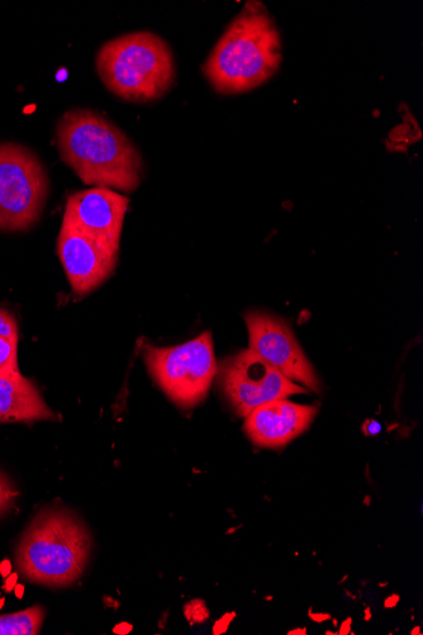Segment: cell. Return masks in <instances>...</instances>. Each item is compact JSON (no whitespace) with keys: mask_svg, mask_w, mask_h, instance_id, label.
<instances>
[{"mask_svg":"<svg viewBox=\"0 0 423 635\" xmlns=\"http://www.w3.org/2000/svg\"><path fill=\"white\" fill-rule=\"evenodd\" d=\"M95 64L109 92L133 103L158 101L177 77L169 45L151 32L128 33L106 42Z\"/></svg>","mask_w":423,"mask_h":635,"instance_id":"obj_4","label":"cell"},{"mask_svg":"<svg viewBox=\"0 0 423 635\" xmlns=\"http://www.w3.org/2000/svg\"><path fill=\"white\" fill-rule=\"evenodd\" d=\"M57 253L74 293L85 296L112 276L120 250L92 238L64 219Z\"/></svg>","mask_w":423,"mask_h":635,"instance_id":"obj_9","label":"cell"},{"mask_svg":"<svg viewBox=\"0 0 423 635\" xmlns=\"http://www.w3.org/2000/svg\"><path fill=\"white\" fill-rule=\"evenodd\" d=\"M220 379L227 400L237 414L245 417L270 401L306 393L251 349L225 360Z\"/></svg>","mask_w":423,"mask_h":635,"instance_id":"obj_7","label":"cell"},{"mask_svg":"<svg viewBox=\"0 0 423 635\" xmlns=\"http://www.w3.org/2000/svg\"><path fill=\"white\" fill-rule=\"evenodd\" d=\"M380 430H382V426H380V424L377 423V421H374V420H370V421H368L367 424L364 425V431L368 435L379 434Z\"/></svg>","mask_w":423,"mask_h":635,"instance_id":"obj_17","label":"cell"},{"mask_svg":"<svg viewBox=\"0 0 423 635\" xmlns=\"http://www.w3.org/2000/svg\"><path fill=\"white\" fill-rule=\"evenodd\" d=\"M18 491L9 478L0 472V516L7 514L16 504Z\"/></svg>","mask_w":423,"mask_h":635,"instance_id":"obj_15","label":"cell"},{"mask_svg":"<svg viewBox=\"0 0 423 635\" xmlns=\"http://www.w3.org/2000/svg\"><path fill=\"white\" fill-rule=\"evenodd\" d=\"M128 203L130 199L112 189L90 188L71 194L64 219L92 238L120 250Z\"/></svg>","mask_w":423,"mask_h":635,"instance_id":"obj_10","label":"cell"},{"mask_svg":"<svg viewBox=\"0 0 423 635\" xmlns=\"http://www.w3.org/2000/svg\"><path fill=\"white\" fill-rule=\"evenodd\" d=\"M45 610L40 605L17 613L0 615V635L40 634Z\"/></svg>","mask_w":423,"mask_h":635,"instance_id":"obj_13","label":"cell"},{"mask_svg":"<svg viewBox=\"0 0 423 635\" xmlns=\"http://www.w3.org/2000/svg\"><path fill=\"white\" fill-rule=\"evenodd\" d=\"M49 177L35 153L17 144L0 145V230L25 231L40 220Z\"/></svg>","mask_w":423,"mask_h":635,"instance_id":"obj_6","label":"cell"},{"mask_svg":"<svg viewBox=\"0 0 423 635\" xmlns=\"http://www.w3.org/2000/svg\"><path fill=\"white\" fill-rule=\"evenodd\" d=\"M282 40L263 3H246L203 66L213 89L239 94L273 78L282 64Z\"/></svg>","mask_w":423,"mask_h":635,"instance_id":"obj_2","label":"cell"},{"mask_svg":"<svg viewBox=\"0 0 423 635\" xmlns=\"http://www.w3.org/2000/svg\"><path fill=\"white\" fill-rule=\"evenodd\" d=\"M19 336H0V372L18 371Z\"/></svg>","mask_w":423,"mask_h":635,"instance_id":"obj_14","label":"cell"},{"mask_svg":"<svg viewBox=\"0 0 423 635\" xmlns=\"http://www.w3.org/2000/svg\"><path fill=\"white\" fill-rule=\"evenodd\" d=\"M144 357L152 378L180 409L206 400L218 371L209 331L178 347L147 348Z\"/></svg>","mask_w":423,"mask_h":635,"instance_id":"obj_5","label":"cell"},{"mask_svg":"<svg viewBox=\"0 0 423 635\" xmlns=\"http://www.w3.org/2000/svg\"><path fill=\"white\" fill-rule=\"evenodd\" d=\"M64 163L87 186L131 193L139 188L144 161L135 144L114 123L90 110H73L56 127Z\"/></svg>","mask_w":423,"mask_h":635,"instance_id":"obj_1","label":"cell"},{"mask_svg":"<svg viewBox=\"0 0 423 635\" xmlns=\"http://www.w3.org/2000/svg\"><path fill=\"white\" fill-rule=\"evenodd\" d=\"M0 336H19L17 320L11 312L0 308Z\"/></svg>","mask_w":423,"mask_h":635,"instance_id":"obj_16","label":"cell"},{"mask_svg":"<svg viewBox=\"0 0 423 635\" xmlns=\"http://www.w3.org/2000/svg\"><path fill=\"white\" fill-rule=\"evenodd\" d=\"M38 388L19 371L0 372V423L54 421Z\"/></svg>","mask_w":423,"mask_h":635,"instance_id":"obj_12","label":"cell"},{"mask_svg":"<svg viewBox=\"0 0 423 635\" xmlns=\"http://www.w3.org/2000/svg\"><path fill=\"white\" fill-rule=\"evenodd\" d=\"M250 349L299 386L320 392V379L304 355L292 330L283 321L265 314L246 316Z\"/></svg>","mask_w":423,"mask_h":635,"instance_id":"obj_8","label":"cell"},{"mask_svg":"<svg viewBox=\"0 0 423 635\" xmlns=\"http://www.w3.org/2000/svg\"><path fill=\"white\" fill-rule=\"evenodd\" d=\"M317 407L294 404L287 398L270 401L246 416L245 431L259 447L280 449L310 428Z\"/></svg>","mask_w":423,"mask_h":635,"instance_id":"obj_11","label":"cell"},{"mask_svg":"<svg viewBox=\"0 0 423 635\" xmlns=\"http://www.w3.org/2000/svg\"><path fill=\"white\" fill-rule=\"evenodd\" d=\"M92 538L69 511L44 510L36 515L17 548L18 571L26 580L47 587L73 585L88 565Z\"/></svg>","mask_w":423,"mask_h":635,"instance_id":"obj_3","label":"cell"}]
</instances>
